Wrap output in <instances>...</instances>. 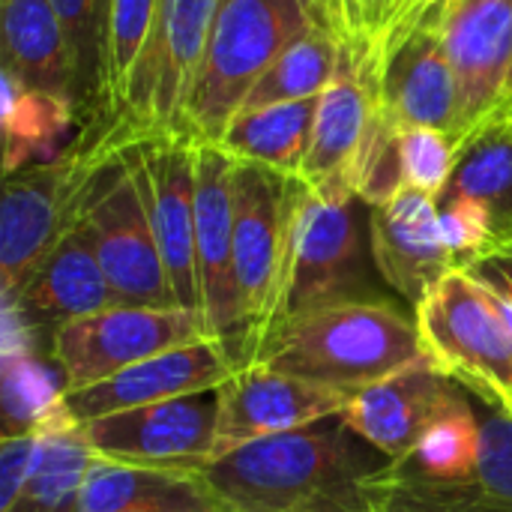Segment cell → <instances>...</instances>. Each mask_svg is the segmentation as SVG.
Instances as JSON below:
<instances>
[{"label":"cell","mask_w":512,"mask_h":512,"mask_svg":"<svg viewBox=\"0 0 512 512\" xmlns=\"http://www.w3.org/2000/svg\"><path fill=\"white\" fill-rule=\"evenodd\" d=\"M504 102H512V75H510V87H507V99Z\"/></svg>","instance_id":"cell-38"},{"label":"cell","mask_w":512,"mask_h":512,"mask_svg":"<svg viewBox=\"0 0 512 512\" xmlns=\"http://www.w3.org/2000/svg\"><path fill=\"white\" fill-rule=\"evenodd\" d=\"M207 336L204 318L189 309L114 306L57 327L48 342V357L63 378V390L75 393Z\"/></svg>","instance_id":"cell-9"},{"label":"cell","mask_w":512,"mask_h":512,"mask_svg":"<svg viewBox=\"0 0 512 512\" xmlns=\"http://www.w3.org/2000/svg\"><path fill=\"white\" fill-rule=\"evenodd\" d=\"M345 39L360 45H381L396 21V0H330Z\"/></svg>","instance_id":"cell-34"},{"label":"cell","mask_w":512,"mask_h":512,"mask_svg":"<svg viewBox=\"0 0 512 512\" xmlns=\"http://www.w3.org/2000/svg\"><path fill=\"white\" fill-rule=\"evenodd\" d=\"M384 462L333 414L240 447L201 477L222 512H375L369 477Z\"/></svg>","instance_id":"cell-1"},{"label":"cell","mask_w":512,"mask_h":512,"mask_svg":"<svg viewBox=\"0 0 512 512\" xmlns=\"http://www.w3.org/2000/svg\"><path fill=\"white\" fill-rule=\"evenodd\" d=\"M222 387L81 423L93 456L153 471L201 474L213 465Z\"/></svg>","instance_id":"cell-13"},{"label":"cell","mask_w":512,"mask_h":512,"mask_svg":"<svg viewBox=\"0 0 512 512\" xmlns=\"http://www.w3.org/2000/svg\"><path fill=\"white\" fill-rule=\"evenodd\" d=\"M0 27L3 69L42 93L72 102V54L51 0H0Z\"/></svg>","instance_id":"cell-25"},{"label":"cell","mask_w":512,"mask_h":512,"mask_svg":"<svg viewBox=\"0 0 512 512\" xmlns=\"http://www.w3.org/2000/svg\"><path fill=\"white\" fill-rule=\"evenodd\" d=\"M369 246L378 276L414 306L456 267L438 222V201L402 189L387 204L369 207Z\"/></svg>","instance_id":"cell-21"},{"label":"cell","mask_w":512,"mask_h":512,"mask_svg":"<svg viewBox=\"0 0 512 512\" xmlns=\"http://www.w3.org/2000/svg\"><path fill=\"white\" fill-rule=\"evenodd\" d=\"M384 114L399 126H432L462 141V105L432 0L408 3L378 45Z\"/></svg>","instance_id":"cell-10"},{"label":"cell","mask_w":512,"mask_h":512,"mask_svg":"<svg viewBox=\"0 0 512 512\" xmlns=\"http://www.w3.org/2000/svg\"><path fill=\"white\" fill-rule=\"evenodd\" d=\"M468 273H471L474 279H480V282L501 300V306L507 309V318H510L512 324V252L489 255V258L471 264Z\"/></svg>","instance_id":"cell-36"},{"label":"cell","mask_w":512,"mask_h":512,"mask_svg":"<svg viewBox=\"0 0 512 512\" xmlns=\"http://www.w3.org/2000/svg\"><path fill=\"white\" fill-rule=\"evenodd\" d=\"M234 174L237 156L216 141H195V240L201 318L243 369V315L234 279Z\"/></svg>","instance_id":"cell-14"},{"label":"cell","mask_w":512,"mask_h":512,"mask_svg":"<svg viewBox=\"0 0 512 512\" xmlns=\"http://www.w3.org/2000/svg\"><path fill=\"white\" fill-rule=\"evenodd\" d=\"M78 512H222L201 474L93 459Z\"/></svg>","instance_id":"cell-23"},{"label":"cell","mask_w":512,"mask_h":512,"mask_svg":"<svg viewBox=\"0 0 512 512\" xmlns=\"http://www.w3.org/2000/svg\"><path fill=\"white\" fill-rule=\"evenodd\" d=\"M414 324L438 372L512 414V324L480 279L468 270L447 273L414 306Z\"/></svg>","instance_id":"cell-4"},{"label":"cell","mask_w":512,"mask_h":512,"mask_svg":"<svg viewBox=\"0 0 512 512\" xmlns=\"http://www.w3.org/2000/svg\"><path fill=\"white\" fill-rule=\"evenodd\" d=\"M483 450V426L474 393H462V399L417 441V447L393 459L408 474L426 480H468L477 471Z\"/></svg>","instance_id":"cell-31"},{"label":"cell","mask_w":512,"mask_h":512,"mask_svg":"<svg viewBox=\"0 0 512 512\" xmlns=\"http://www.w3.org/2000/svg\"><path fill=\"white\" fill-rule=\"evenodd\" d=\"M366 255L372 246L363 231V201L357 195H318L306 183L291 231L288 273L261 348L288 321L312 309L363 300L357 291L366 279Z\"/></svg>","instance_id":"cell-7"},{"label":"cell","mask_w":512,"mask_h":512,"mask_svg":"<svg viewBox=\"0 0 512 512\" xmlns=\"http://www.w3.org/2000/svg\"><path fill=\"white\" fill-rule=\"evenodd\" d=\"M36 438V459L15 512H78L81 489L96 456L66 402Z\"/></svg>","instance_id":"cell-28"},{"label":"cell","mask_w":512,"mask_h":512,"mask_svg":"<svg viewBox=\"0 0 512 512\" xmlns=\"http://www.w3.org/2000/svg\"><path fill=\"white\" fill-rule=\"evenodd\" d=\"M420 363L426 351L414 321L387 303L345 300L288 321L252 366L357 396Z\"/></svg>","instance_id":"cell-3"},{"label":"cell","mask_w":512,"mask_h":512,"mask_svg":"<svg viewBox=\"0 0 512 512\" xmlns=\"http://www.w3.org/2000/svg\"><path fill=\"white\" fill-rule=\"evenodd\" d=\"M504 105H512V102H504Z\"/></svg>","instance_id":"cell-39"},{"label":"cell","mask_w":512,"mask_h":512,"mask_svg":"<svg viewBox=\"0 0 512 512\" xmlns=\"http://www.w3.org/2000/svg\"><path fill=\"white\" fill-rule=\"evenodd\" d=\"M111 3L114 0H51L72 54V102L84 135H105L108 117L117 126L111 102Z\"/></svg>","instance_id":"cell-24"},{"label":"cell","mask_w":512,"mask_h":512,"mask_svg":"<svg viewBox=\"0 0 512 512\" xmlns=\"http://www.w3.org/2000/svg\"><path fill=\"white\" fill-rule=\"evenodd\" d=\"M462 393V384L426 360L360 390L342 411V420L381 456L402 459L462 399Z\"/></svg>","instance_id":"cell-20"},{"label":"cell","mask_w":512,"mask_h":512,"mask_svg":"<svg viewBox=\"0 0 512 512\" xmlns=\"http://www.w3.org/2000/svg\"><path fill=\"white\" fill-rule=\"evenodd\" d=\"M159 0H114L111 3V102L114 117L120 114V99L126 78L147 42Z\"/></svg>","instance_id":"cell-33"},{"label":"cell","mask_w":512,"mask_h":512,"mask_svg":"<svg viewBox=\"0 0 512 512\" xmlns=\"http://www.w3.org/2000/svg\"><path fill=\"white\" fill-rule=\"evenodd\" d=\"M0 102H3V174L12 177L30 165L60 156L63 138L81 126L69 99L42 93L12 72L0 69Z\"/></svg>","instance_id":"cell-26"},{"label":"cell","mask_w":512,"mask_h":512,"mask_svg":"<svg viewBox=\"0 0 512 512\" xmlns=\"http://www.w3.org/2000/svg\"><path fill=\"white\" fill-rule=\"evenodd\" d=\"M456 138L444 129L411 126L399 135V159H402V183L405 189H417L438 201L447 189L456 168Z\"/></svg>","instance_id":"cell-32"},{"label":"cell","mask_w":512,"mask_h":512,"mask_svg":"<svg viewBox=\"0 0 512 512\" xmlns=\"http://www.w3.org/2000/svg\"><path fill=\"white\" fill-rule=\"evenodd\" d=\"M306 183L237 159L234 174V279L243 315V366H252L273 318L291 252V231Z\"/></svg>","instance_id":"cell-6"},{"label":"cell","mask_w":512,"mask_h":512,"mask_svg":"<svg viewBox=\"0 0 512 512\" xmlns=\"http://www.w3.org/2000/svg\"><path fill=\"white\" fill-rule=\"evenodd\" d=\"M438 198L474 204L489 228V255L512 252V105L492 111L459 141L453 177Z\"/></svg>","instance_id":"cell-22"},{"label":"cell","mask_w":512,"mask_h":512,"mask_svg":"<svg viewBox=\"0 0 512 512\" xmlns=\"http://www.w3.org/2000/svg\"><path fill=\"white\" fill-rule=\"evenodd\" d=\"M102 138H78L60 156L6 177L0 207V297L12 300L63 234L75 192Z\"/></svg>","instance_id":"cell-11"},{"label":"cell","mask_w":512,"mask_h":512,"mask_svg":"<svg viewBox=\"0 0 512 512\" xmlns=\"http://www.w3.org/2000/svg\"><path fill=\"white\" fill-rule=\"evenodd\" d=\"M459 84L462 138L498 111L512 75V0H432Z\"/></svg>","instance_id":"cell-16"},{"label":"cell","mask_w":512,"mask_h":512,"mask_svg":"<svg viewBox=\"0 0 512 512\" xmlns=\"http://www.w3.org/2000/svg\"><path fill=\"white\" fill-rule=\"evenodd\" d=\"M3 306L18 315L30 336H45L51 342L57 327L123 303L117 300L99 264L84 222L69 213L57 243L39 261L21 291L12 300H3Z\"/></svg>","instance_id":"cell-18"},{"label":"cell","mask_w":512,"mask_h":512,"mask_svg":"<svg viewBox=\"0 0 512 512\" xmlns=\"http://www.w3.org/2000/svg\"><path fill=\"white\" fill-rule=\"evenodd\" d=\"M237 372L234 357L216 339H198L165 354H156L144 363H135L99 384L66 393L63 402L75 423H90L108 414L156 405L165 399L204 393L225 387Z\"/></svg>","instance_id":"cell-19"},{"label":"cell","mask_w":512,"mask_h":512,"mask_svg":"<svg viewBox=\"0 0 512 512\" xmlns=\"http://www.w3.org/2000/svg\"><path fill=\"white\" fill-rule=\"evenodd\" d=\"M381 105L378 87V45L345 39L339 75L321 93L309 156L300 180L318 195H354L351 171Z\"/></svg>","instance_id":"cell-15"},{"label":"cell","mask_w":512,"mask_h":512,"mask_svg":"<svg viewBox=\"0 0 512 512\" xmlns=\"http://www.w3.org/2000/svg\"><path fill=\"white\" fill-rule=\"evenodd\" d=\"M36 432L3 438L0 447V512H15L36 459Z\"/></svg>","instance_id":"cell-35"},{"label":"cell","mask_w":512,"mask_h":512,"mask_svg":"<svg viewBox=\"0 0 512 512\" xmlns=\"http://www.w3.org/2000/svg\"><path fill=\"white\" fill-rule=\"evenodd\" d=\"M324 27H339L330 0H216L207 51L174 135L219 141L270 63Z\"/></svg>","instance_id":"cell-2"},{"label":"cell","mask_w":512,"mask_h":512,"mask_svg":"<svg viewBox=\"0 0 512 512\" xmlns=\"http://www.w3.org/2000/svg\"><path fill=\"white\" fill-rule=\"evenodd\" d=\"M24 339H3V438L39 432L66 396L60 372L48 369Z\"/></svg>","instance_id":"cell-30"},{"label":"cell","mask_w":512,"mask_h":512,"mask_svg":"<svg viewBox=\"0 0 512 512\" xmlns=\"http://www.w3.org/2000/svg\"><path fill=\"white\" fill-rule=\"evenodd\" d=\"M318 102L321 96L237 111L216 144L243 162H258L288 177H300L315 132Z\"/></svg>","instance_id":"cell-27"},{"label":"cell","mask_w":512,"mask_h":512,"mask_svg":"<svg viewBox=\"0 0 512 512\" xmlns=\"http://www.w3.org/2000/svg\"><path fill=\"white\" fill-rule=\"evenodd\" d=\"M126 159L180 309L201 315L195 240V141L186 135H144L117 144Z\"/></svg>","instance_id":"cell-12"},{"label":"cell","mask_w":512,"mask_h":512,"mask_svg":"<svg viewBox=\"0 0 512 512\" xmlns=\"http://www.w3.org/2000/svg\"><path fill=\"white\" fill-rule=\"evenodd\" d=\"M342 51H345V33L339 27L306 33L270 63V69L249 90L240 111L321 96L339 75Z\"/></svg>","instance_id":"cell-29"},{"label":"cell","mask_w":512,"mask_h":512,"mask_svg":"<svg viewBox=\"0 0 512 512\" xmlns=\"http://www.w3.org/2000/svg\"><path fill=\"white\" fill-rule=\"evenodd\" d=\"M213 12L216 0H159L120 99L117 129L126 138L177 129L186 93L207 51Z\"/></svg>","instance_id":"cell-8"},{"label":"cell","mask_w":512,"mask_h":512,"mask_svg":"<svg viewBox=\"0 0 512 512\" xmlns=\"http://www.w3.org/2000/svg\"><path fill=\"white\" fill-rule=\"evenodd\" d=\"M408 3H414V0H396V15H399V12H402V9H405Z\"/></svg>","instance_id":"cell-37"},{"label":"cell","mask_w":512,"mask_h":512,"mask_svg":"<svg viewBox=\"0 0 512 512\" xmlns=\"http://www.w3.org/2000/svg\"><path fill=\"white\" fill-rule=\"evenodd\" d=\"M72 213L84 222L99 264L123 306L180 309L141 189L111 132L102 138L99 156L75 192Z\"/></svg>","instance_id":"cell-5"},{"label":"cell","mask_w":512,"mask_h":512,"mask_svg":"<svg viewBox=\"0 0 512 512\" xmlns=\"http://www.w3.org/2000/svg\"><path fill=\"white\" fill-rule=\"evenodd\" d=\"M354 396L264 366H243L222 387L213 462L264 438L297 432L324 417L342 414Z\"/></svg>","instance_id":"cell-17"}]
</instances>
